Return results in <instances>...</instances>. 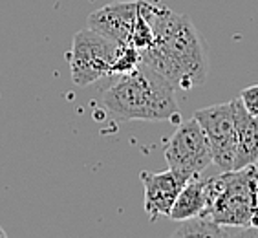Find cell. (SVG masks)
<instances>
[{"label": "cell", "mask_w": 258, "mask_h": 238, "mask_svg": "<svg viewBox=\"0 0 258 238\" xmlns=\"http://www.w3.org/2000/svg\"><path fill=\"white\" fill-rule=\"evenodd\" d=\"M119 44L106 39L92 28L79 30L72 39L68 61L75 85L88 86L110 75Z\"/></svg>", "instance_id": "obj_4"}, {"label": "cell", "mask_w": 258, "mask_h": 238, "mask_svg": "<svg viewBox=\"0 0 258 238\" xmlns=\"http://www.w3.org/2000/svg\"><path fill=\"white\" fill-rule=\"evenodd\" d=\"M138 4L154 31L152 44L139 50L141 63L163 75L174 88L204 85L209 75L207 46L189 17L149 0H138Z\"/></svg>", "instance_id": "obj_1"}, {"label": "cell", "mask_w": 258, "mask_h": 238, "mask_svg": "<svg viewBox=\"0 0 258 238\" xmlns=\"http://www.w3.org/2000/svg\"><path fill=\"white\" fill-rule=\"evenodd\" d=\"M256 167H258V161H256Z\"/></svg>", "instance_id": "obj_15"}, {"label": "cell", "mask_w": 258, "mask_h": 238, "mask_svg": "<svg viewBox=\"0 0 258 238\" xmlns=\"http://www.w3.org/2000/svg\"><path fill=\"white\" fill-rule=\"evenodd\" d=\"M6 236H8V234H6V231L2 229V225H0V238H6Z\"/></svg>", "instance_id": "obj_14"}, {"label": "cell", "mask_w": 258, "mask_h": 238, "mask_svg": "<svg viewBox=\"0 0 258 238\" xmlns=\"http://www.w3.org/2000/svg\"><path fill=\"white\" fill-rule=\"evenodd\" d=\"M145 189V213L149 220L154 222L159 216H169L179 191L189 182V176L178 170L167 169L163 172H143L139 174Z\"/></svg>", "instance_id": "obj_7"}, {"label": "cell", "mask_w": 258, "mask_h": 238, "mask_svg": "<svg viewBox=\"0 0 258 238\" xmlns=\"http://www.w3.org/2000/svg\"><path fill=\"white\" fill-rule=\"evenodd\" d=\"M258 161V115H251L243 106L238 125V139L233 170L245 169Z\"/></svg>", "instance_id": "obj_11"}, {"label": "cell", "mask_w": 258, "mask_h": 238, "mask_svg": "<svg viewBox=\"0 0 258 238\" xmlns=\"http://www.w3.org/2000/svg\"><path fill=\"white\" fill-rule=\"evenodd\" d=\"M165 159L169 169L196 178L213 163L211 145L198 119L179 121L178 129L165 145Z\"/></svg>", "instance_id": "obj_6"}, {"label": "cell", "mask_w": 258, "mask_h": 238, "mask_svg": "<svg viewBox=\"0 0 258 238\" xmlns=\"http://www.w3.org/2000/svg\"><path fill=\"white\" fill-rule=\"evenodd\" d=\"M170 81L150 66L141 65L117 81L103 94V106L119 121H170L179 123V106Z\"/></svg>", "instance_id": "obj_2"}, {"label": "cell", "mask_w": 258, "mask_h": 238, "mask_svg": "<svg viewBox=\"0 0 258 238\" xmlns=\"http://www.w3.org/2000/svg\"><path fill=\"white\" fill-rule=\"evenodd\" d=\"M141 65V51L136 46H119L117 55L114 59V65L110 70V75H124L134 72L138 66Z\"/></svg>", "instance_id": "obj_12"}, {"label": "cell", "mask_w": 258, "mask_h": 238, "mask_svg": "<svg viewBox=\"0 0 258 238\" xmlns=\"http://www.w3.org/2000/svg\"><path fill=\"white\" fill-rule=\"evenodd\" d=\"M207 216L222 225L258 227V167L224 170L205 178Z\"/></svg>", "instance_id": "obj_3"}, {"label": "cell", "mask_w": 258, "mask_h": 238, "mask_svg": "<svg viewBox=\"0 0 258 238\" xmlns=\"http://www.w3.org/2000/svg\"><path fill=\"white\" fill-rule=\"evenodd\" d=\"M240 99H242V104L245 106L249 114L258 115V85L243 88L242 94H240Z\"/></svg>", "instance_id": "obj_13"}, {"label": "cell", "mask_w": 258, "mask_h": 238, "mask_svg": "<svg viewBox=\"0 0 258 238\" xmlns=\"http://www.w3.org/2000/svg\"><path fill=\"white\" fill-rule=\"evenodd\" d=\"M242 110V99L236 97L227 103L213 104L194 112V117L202 125L211 145L213 163L218 165L222 170H233Z\"/></svg>", "instance_id": "obj_5"}, {"label": "cell", "mask_w": 258, "mask_h": 238, "mask_svg": "<svg viewBox=\"0 0 258 238\" xmlns=\"http://www.w3.org/2000/svg\"><path fill=\"white\" fill-rule=\"evenodd\" d=\"M179 225L176 231H174V236H258V227H233V225H222V223H216L211 216L207 214H200V216H194V218L183 220L179 222Z\"/></svg>", "instance_id": "obj_9"}, {"label": "cell", "mask_w": 258, "mask_h": 238, "mask_svg": "<svg viewBox=\"0 0 258 238\" xmlns=\"http://www.w3.org/2000/svg\"><path fill=\"white\" fill-rule=\"evenodd\" d=\"M136 19H138V0L110 2L90 13L88 28L117 42L119 46H126L132 42Z\"/></svg>", "instance_id": "obj_8"}, {"label": "cell", "mask_w": 258, "mask_h": 238, "mask_svg": "<svg viewBox=\"0 0 258 238\" xmlns=\"http://www.w3.org/2000/svg\"><path fill=\"white\" fill-rule=\"evenodd\" d=\"M207 209V193H205V180L200 176L190 178L185 187L179 191L178 198L170 209L169 218L174 222H183V220L194 218L205 213Z\"/></svg>", "instance_id": "obj_10"}]
</instances>
